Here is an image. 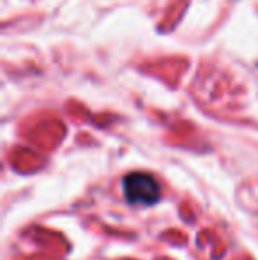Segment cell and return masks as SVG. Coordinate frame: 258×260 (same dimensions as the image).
Here are the masks:
<instances>
[{
	"label": "cell",
	"mask_w": 258,
	"mask_h": 260,
	"mask_svg": "<svg viewBox=\"0 0 258 260\" xmlns=\"http://www.w3.org/2000/svg\"><path fill=\"white\" fill-rule=\"evenodd\" d=\"M122 191L129 204L141 206H154L161 197L159 182L151 174L133 172L122 179Z\"/></svg>",
	"instance_id": "6da1fadb"
}]
</instances>
